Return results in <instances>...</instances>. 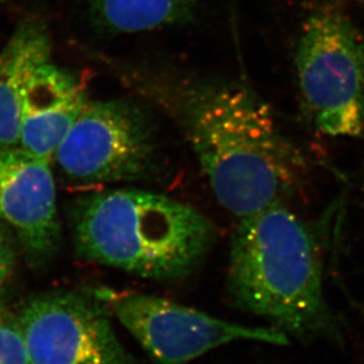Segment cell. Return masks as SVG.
<instances>
[{
	"mask_svg": "<svg viewBox=\"0 0 364 364\" xmlns=\"http://www.w3.org/2000/svg\"><path fill=\"white\" fill-rule=\"evenodd\" d=\"M228 287L239 309L267 319L285 335L340 337L323 290L315 237L287 203L239 219L232 235Z\"/></svg>",
	"mask_w": 364,
	"mask_h": 364,
	"instance_id": "obj_2",
	"label": "cell"
},
{
	"mask_svg": "<svg viewBox=\"0 0 364 364\" xmlns=\"http://www.w3.org/2000/svg\"><path fill=\"white\" fill-rule=\"evenodd\" d=\"M0 220L17 235L32 267L58 255L63 235L51 162L19 146L0 147Z\"/></svg>",
	"mask_w": 364,
	"mask_h": 364,
	"instance_id": "obj_8",
	"label": "cell"
},
{
	"mask_svg": "<svg viewBox=\"0 0 364 364\" xmlns=\"http://www.w3.org/2000/svg\"><path fill=\"white\" fill-rule=\"evenodd\" d=\"M91 291L155 363L186 364L235 341L287 343V335L276 328L239 326L165 298L109 287Z\"/></svg>",
	"mask_w": 364,
	"mask_h": 364,
	"instance_id": "obj_6",
	"label": "cell"
},
{
	"mask_svg": "<svg viewBox=\"0 0 364 364\" xmlns=\"http://www.w3.org/2000/svg\"><path fill=\"white\" fill-rule=\"evenodd\" d=\"M14 250L11 247L10 240L0 244V287L10 274L14 265Z\"/></svg>",
	"mask_w": 364,
	"mask_h": 364,
	"instance_id": "obj_13",
	"label": "cell"
},
{
	"mask_svg": "<svg viewBox=\"0 0 364 364\" xmlns=\"http://www.w3.org/2000/svg\"><path fill=\"white\" fill-rule=\"evenodd\" d=\"M0 364H31L17 319L0 321Z\"/></svg>",
	"mask_w": 364,
	"mask_h": 364,
	"instance_id": "obj_12",
	"label": "cell"
},
{
	"mask_svg": "<svg viewBox=\"0 0 364 364\" xmlns=\"http://www.w3.org/2000/svg\"><path fill=\"white\" fill-rule=\"evenodd\" d=\"M68 212L80 258L149 279L189 276L217 238L199 210L141 189L85 193Z\"/></svg>",
	"mask_w": 364,
	"mask_h": 364,
	"instance_id": "obj_3",
	"label": "cell"
},
{
	"mask_svg": "<svg viewBox=\"0 0 364 364\" xmlns=\"http://www.w3.org/2000/svg\"><path fill=\"white\" fill-rule=\"evenodd\" d=\"M49 62L46 23L33 17L21 21L0 51V147L18 146L25 94L39 68Z\"/></svg>",
	"mask_w": 364,
	"mask_h": 364,
	"instance_id": "obj_10",
	"label": "cell"
},
{
	"mask_svg": "<svg viewBox=\"0 0 364 364\" xmlns=\"http://www.w3.org/2000/svg\"><path fill=\"white\" fill-rule=\"evenodd\" d=\"M298 87L316 128L333 137L364 134V43L340 11H316L296 53Z\"/></svg>",
	"mask_w": 364,
	"mask_h": 364,
	"instance_id": "obj_4",
	"label": "cell"
},
{
	"mask_svg": "<svg viewBox=\"0 0 364 364\" xmlns=\"http://www.w3.org/2000/svg\"><path fill=\"white\" fill-rule=\"evenodd\" d=\"M10 239L7 237V232L5 228H3V225L0 224V244L1 242H9Z\"/></svg>",
	"mask_w": 364,
	"mask_h": 364,
	"instance_id": "obj_14",
	"label": "cell"
},
{
	"mask_svg": "<svg viewBox=\"0 0 364 364\" xmlns=\"http://www.w3.org/2000/svg\"><path fill=\"white\" fill-rule=\"evenodd\" d=\"M160 158L154 116L132 98H114L88 100L53 162L68 181L90 186L149 179Z\"/></svg>",
	"mask_w": 364,
	"mask_h": 364,
	"instance_id": "obj_5",
	"label": "cell"
},
{
	"mask_svg": "<svg viewBox=\"0 0 364 364\" xmlns=\"http://www.w3.org/2000/svg\"><path fill=\"white\" fill-rule=\"evenodd\" d=\"M200 0H88L91 21L112 35L137 33L185 24Z\"/></svg>",
	"mask_w": 364,
	"mask_h": 364,
	"instance_id": "obj_11",
	"label": "cell"
},
{
	"mask_svg": "<svg viewBox=\"0 0 364 364\" xmlns=\"http://www.w3.org/2000/svg\"><path fill=\"white\" fill-rule=\"evenodd\" d=\"M127 80L181 127L215 199L235 217L285 203L301 186L303 155L247 85L165 71Z\"/></svg>",
	"mask_w": 364,
	"mask_h": 364,
	"instance_id": "obj_1",
	"label": "cell"
},
{
	"mask_svg": "<svg viewBox=\"0 0 364 364\" xmlns=\"http://www.w3.org/2000/svg\"><path fill=\"white\" fill-rule=\"evenodd\" d=\"M88 102L85 89L51 62L32 77L23 101L18 146L53 164L57 148Z\"/></svg>",
	"mask_w": 364,
	"mask_h": 364,
	"instance_id": "obj_9",
	"label": "cell"
},
{
	"mask_svg": "<svg viewBox=\"0 0 364 364\" xmlns=\"http://www.w3.org/2000/svg\"><path fill=\"white\" fill-rule=\"evenodd\" d=\"M17 322L31 364H136L92 291L33 294L21 304Z\"/></svg>",
	"mask_w": 364,
	"mask_h": 364,
	"instance_id": "obj_7",
	"label": "cell"
}]
</instances>
